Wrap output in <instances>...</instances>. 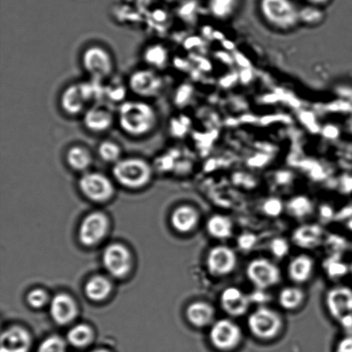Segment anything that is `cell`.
<instances>
[{
	"label": "cell",
	"instance_id": "1",
	"mask_svg": "<svg viewBox=\"0 0 352 352\" xmlns=\"http://www.w3.org/2000/svg\"><path fill=\"white\" fill-rule=\"evenodd\" d=\"M117 118L123 132L135 138L144 137L153 132L158 120L156 109L142 101L122 103Z\"/></svg>",
	"mask_w": 352,
	"mask_h": 352
},
{
	"label": "cell",
	"instance_id": "2",
	"mask_svg": "<svg viewBox=\"0 0 352 352\" xmlns=\"http://www.w3.org/2000/svg\"><path fill=\"white\" fill-rule=\"evenodd\" d=\"M113 175L125 188H141L150 182L153 176V168L143 158L127 157L120 160L113 165Z\"/></svg>",
	"mask_w": 352,
	"mask_h": 352
},
{
	"label": "cell",
	"instance_id": "3",
	"mask_svg": "<svg viewBox=\"0 0 352 352\" xmlns=\"http://www.w3.org/2000/svg\"><path fill=\"white\" fill-rule=\"evenodd\" d=\"M248 326L250 333L257 339L270 340L280 333L283 320L274 309L261 307L248 317Z\"/></svg>",
	"mask_w": 352,
	"mask_h": 352
},
{
	"label": "cell",
	"instance_id": "4",
	"mask_svg": "<svg viewBox=\"0 0 352 352\" xmlns=\"http://www.w3.org/2000/svg\"><path fill=\"white\" fill-rule=\"evenodd\" d=\"M261 10L265 19L279 29H291L300 19L298 10L289 0H262Z\"/></svg>",
	"mask_w": 352,
	"mask_h": 352
},
{
	"label": "cell",
	"instance_id": "5",
	"mask_svg": "<svg viewBox=\"0 0 352 352\" xmlns=\"http://www.w3.org/2000/svg\"><path fill=\"white\" fill-rule=\"evenodd\" d=\"M326 305L331 316L346 329L352 327V289L338 286L327 292Z\"/></svg>",
	"mask_w": 352,
	"mask_h": 352
},
{
	"label": "cell",
	"instance_id": "6",
	"mask_svg": "<svg viewBox=\"0 0 352 352\" xmlns=\"http://www.w3.org/2000/svg\"><path fill=\"white\" fill-rule=\"evenodd\" d=\"M209 337L210 343L216 349L230 351L239 346L243 340V332L232 320L222 319L213 323Z\"/></svg>",
	"mask_w": 352,
	"mask_h": 352
},
{
	"label": "cell",
	"instance_id": "7",
	"mask_svg": "<svg viewBox=\"0 0 352 352\" xmlns=\"http://www.w3.org/2000/svg\"><path fill=\"white\" fill-rule=\"evenodd\" d=\"M82 64L85 72L96 79L108 78L113 71L111 54L100 46H91L85 50L82 56Z\"/></svg>",
	"mask_w": 352,
	"mask_h": 352
},
{
	"label": "cell",
	"instance_id": "8",
	"mask_svg": "<svg viewBox=\"0 0 352 352\" xmlns=\"http://www.w3.org/2000/svg\"><path fill=\"white\" fill-rule=\"evenodd\" d=\"M247 276L255 287L265 289L280 281L279 268L267 258H255L247 267Z\"/></svg>",
	"mask_w": 352,
	"mask_h": 352
},
{
	"label": "cell",
	"instance_id": "9",
	"mask_svg": "<svg viewBox=\"0 0 352 352\" xmlns=\"http://www.w3.org/2000/svg\"><path fill=\"white\" fill-rule=\"evenodd\" d=\"M79 188L86 198L95 202H104L113 195V183L106 175L98 172H89L78 182Z\"/></svg>",
	"mask_w": 352,
	"mask_h": 352
},
{
	"label": "cell",
	"instance_id": "10",
	"mask_svg": "<svg viewBox=\"0 0 352 352\" xmlns=\"http://www.w3.org/2000/svg\"><path fill=\"white\" fill-rule=\"evenodd\" d=\"M103 265L113 277L123 278L132 268V254L122 244L113 243L106 248L102 254Z\"/></svg>",
	"mask_w": 352,
	"mask_h": 352
},
{
	"label": "cell",
	"instance_id": "11",
	"mask_svg": "<svg viewBox=\"0 0 352 352\" xmlns=\"http://www.w3.org/2000/svg\"><path fill=\"white\" fill-rule=\"evenodd\" d=\"M109 229L108 217L104 213L96 212L89 214L79 228V240L85 246L98 244L106 236Z\"/></svg>",
	"mask_w": 352,
	"mask_h": 352
},
{
	"label": "cell",
	"instance_id": "12",
	"mask_svg": "<svg viewBox=\"0 0 352 352\" xmlns=\"http://www.w3.org/2000/svg\"><path fill=\"white\" fill-rule=\"evenodd\" d=\"M94 94V89L91 85H72L65 88L60 96L61 109L67 115L78 116L84 111L89 100Z\"/></svg>",
	"mask_w": 352,
	"mask_h": 352
},
{
	"label": "cell",
	"instance_id": "13",
	"mask_svg": "<svg viewBox=\"0 0 352 352\" xmlns=\"http://www.w3.org/2000/svg\"><path fill=\"white\" fill-rule=\"evenodd\" d=\"M236 253L227 246L214 247L207 255V267L210 274L216 277H223L231 274L236 268Z\"/></svg>",
	"mask_w": 352,
	"mask_h": 352
},
{
	"label": "cell",
	"instance_id": "14",
	"mask_svg": "<svg viewBox=\"0 0 352 352\" xmlns=\"http://www.w3.org/2000/svg\"><path fill=\"white\" fill-rule=\"evenodd\" d=\"M129 85L136 95L142 98H153L160 92L163 87V80L153 71L140 70L131 76Z\"/></svg>",
	"mask_w": 352,
	"mask_h": 352
},
{
	"label": "cell",
	"instance_id": "15",
	"mask_svg": "<svg viewBox=\"0 0 352 352\" xmlns=\"http://www.w3.org/2000/svg\"><path fill=\"white\" fill-rule=\"evenodd\" d=\"M50 315L58 325H67L78 315L77 303L71 296L60 293L51 300Z\"/></svg>",
	"mask_w": 352,
	"mask_h": 352
},
{
	"label": "cell",
	"instance_id": "16",
	"mask_svg": "<svg viewBox=\"0 0 352 352\" xmlns=\"http://www.w3.org/2000/svg\"><path fill=\"white\" fill-rule=\"evenodd\" d=\"M221 307L228 315L233 317L244 316L250 309L248 296L236 287H228L220 296Z\"/></svg>",
	"mask_w": 352,
	"mask_h": 352
},
{
	"label": "cell",
	"instance_id": "17",
	"mask_svg": "<svg viewBox=\"0 0 352 352\" xmlns=\"http://www.w3.org/2000/svg\"><path fill=\"white\" fill-rule=\"evenodd\" d=\"M0 343L1 352H29L32 340L23 327H12L2 333Z\"/></svg>",
	"mask_w": 352,
	"mask_h": 352
},
{
	"label": "cell",
	"instance_id": "18",
	"mask_svg": "<svg viewBox=\"0 0 352 352\" xmlns=\"http://www.w3.org/2000/svg\"><path fill=\"white\" fill-rule=\"evenodd\" d=\"M84 125L92 133H104L113 124V116L109 109L103 107H93L85 113Z\"/></svg>",
	"mask_w": 352,
	"mask_h": 352
},
{
	"label": "cell",
	"instance_id": "19",
	"mask_svg": "<svg viewBox=\"0 0 352 352\" xmlns=\"http://www.w3.org/2000/svg\"><path fill=\"white\" fill-rule=\"evenodd\" d=\"M199 220L198 210L190 206H182L176 208L171 216V224L181 233L191 232L195 229Z\"/></svg>",
	"mask_w": 352,
	"mask_h": 352
},
{
	"label": "cell",
	"instance_id": "20",
	"mask_svg": "<svg viewBox=\"0 0 352 352\" xmlns=\"http://www.w3.org/2000/svg\"><path fill=\"white\" fill-rule=\"evenodd\" d=\"M186 319L196 327H206L212 323L215 317V309L208 302H195L186 309Z\"/></svg>",
	"mask_w": 352,
	"mask_h": 352
},
{
	"label": "cell",
	"instance_id": "21",
	"mask_svg": "<svg viewBox=\"0 0 352 352\" xmlns=\"http://www.w3.org/2000/svg\"><path fill=\"white\" fill-rule=\"evenodd\" d=\"M315 263L307 254H299L291 261L288 267V274L293 282L303 284L311 278Z\"/></svg>",
	"mask_w": 352,
	"mask_h": 352
},
{
	"label": "cell",
	"instance_id": "22",
	"mask_svg": "<svg viewBox=\"0 0 352 352\" xmlns=\"http://www.w3.org/2000/svg\"><path fill=\"white\" fill-rule=\"evenodd\" d=\"M65 160L68 166L75 171H85L93 163V157L87 148L76 144L72 146L65 154Z\"/></svg>",
	"mask_w": 352,
	"mask_h": 352
},
{
	"label": "cell",
	"instance_id": "23",
	"mask_svg": "<svg viewBox=\"0 0 352 352\" xmlns=\"http://www.w3.org/2000/svg\"><path fill=\"white\" fill-rule=\"evenodd\" d=\"M112 292V284L108 278L98 275L92 277L85 285V292L91 301L102 302L109 298Z\"/></svg>",
	"mask_w": 352,
	"mask_h": 352
},
{
	"label": "cell",
	"instance_id": "24",
	"mask_svg": "<svg viewBox=\"0 0 352 352\" xmlns=\"http://www.w3.org/2000/svg\"><path fill=\"white\" fill-rule=\"evenodd\" d=\"M206 229L210 236L217 239H227L232 236L233 223L227 217L217 214L210 217Z\"/></svg>",
	"mask_w": 352,
	"mask_h": 352
},
{
	"label": "cell",
	"instance_id": "25",
	"mask_svg": "<svg viewBox=\"0 0 352 352\" xmlns=\"http://www.w3.org/2000/svg\"><path fill=\"white\" fill-rule=\"evenodd\" d=\"M305 294L302 289L289 286L282 289L278 295L279 305L287 310H296L303 305Z\"/></svg>",
	"mask_w": 352,
	"mask_h": 352
},
{
	"label": "cell",
	"instance_id": "26",
	"mask_svg": "<svg viewBox=\"0 0 352 352\" xmlns=\"http://www.w3.org/2000/svg\"><path fill=\"white\" fill-rule=\"evenodd\" d=\"M94 338V333L91 327L86 324H78L72 327L67 333L68 342L72 346L82 348L89 346Z\"/></svg>",
	"mask_w": 352,
	"mask_h": 352
},
{
	"label": "cell",
	"instance_id": "27",
	"mask_svg": "<svg viewBox=\"0 0 352 352\" xmlns=\"http://www.w3.org/2000/svg\"><path fill=\"white\" fill-rule=\"evenodd\" d=\"M322 236V230L316 226L301 227L295 233L294 239L296 243L303 247L316 246Z\"/></svg>",
	"mask_w": 352,
	"mask_h": 352
},
{
	"label": "cell",
	"instance_id": "28",
	"mask_svg": "<svg viewBox=\"0 0 352 352\" xmlns=\"http://www.w3.org/2000/svg\"><path fill=\"white\" fill-rule=\"evenodd\" d=\"M99 157L107 163H117L122 157V150L118 144L113 141H102L98 148Z\"/></svg>",
	"mask_w": 352,
	"mask_h": 352
},
{
	"label": "cell",
	"instance_id": "29",
	"mask_svg": "<svg viewBox=\"0 0 352 352\" xmlns=\"http://www.w3.org/2000/svg\"><path fill=\"white\" fill-rule=\"evenodd\" d=\"M144 57L148 64L153 65V67H161L166 64L168 53L166 48L162 45L157 44L147 47Z\"/></svg>",
	"mask_w": 352,
	"mask_h": 352
},
{
	"label": "cell",
	"instance_id": "30",
	"mask_svg": "<svg viewBox=\"0 0 352 352\" xmlns=\"http://www.w3.org/2000/svg\"><path fill=\"white\" fill-rule=\"evenodd\" d=\"M237 0H210V10L213 16L226 19L233 12Z\"/></svg>",
	"mask_w": 352,
	"mask_h": 352
},
{
	"label": "cell",
	"instance_id": "31",
	"mask_svg": "<svg viewBox=\"0 0 352 352\" xmlns=\"http://www.w3.org/2000/svg\"><path fill=\"white\" fill-rule=\"evenodd\" d=\"M312 204L306 197H296L289 201L288 209L293 215L298 217L309 215L312 212Z\"/></svg>",
	"mask_w": 352,
	"mask_h": 352
},
{
	"label": "cell",
	"instance_id": "32",
	"mask_svg": "<svg viewBox=\"0 0 352 352\" xmlns=\"http://www.w3.org/2000/svg\"><path fill=\"white\" fill-rule=\"evenodd\" d=\"M38 352H67V344L60 337L50 336L41 343Z\"/></svg>",
	"mask_w": 352,
	"mask_h": 352
},
{
	"label": "cell",
	"instance_id": "33",
	"mask_svg": "<svg viewBox=\"0 0 352 352\" xmlns=\"http://www.w3.org/2000/svg\"><path fill=\"white\" fill-rule=\"evenodd\" d=\"M27 302L33 309L43 308L48 302V295L43 289H34L27 295Z\"/></svg>",
	"mask_w": 352,
	"mask_h": 352
},
{
	"label": "cell",
	"instance_id": "34",
	"mask_svg": "<svg viewBox=\"0 0 352 352\" xmlns=\"http://www.w3.org/2000/svg\"><path fill=\"white\" fill-rule=\"evenodd\" d=\"M263 210L268 216L277 217L282 212L283 204L278 199H269L264 203Z\"/></svg>",
	"mask_w": 352,
	"mask_h": 352
},
{
	"label": "cell",
	"instance_id": "35",
	"mask_svg": "<svg viewBox=\"0 0 352 352\" xmlns=\"http://www.w3.org/2000/svg\"><path fill=\"white\" fill-rule=\"evenodd\" d=\"M289 244L283 238H276L271 243V250L276 257H285L289 252Z\"/></svg>",
	"mask_w": 352,
	"mask_h": 352
},
{
	"label": "cell",
	"instance_id": "36",
	"mask_svg": "<svg viewBox=\"0 0 352 352\" xmlns=\"http://www.w3.org/2000/svg\"><path fill=\"white\" fill-rule=\"evenodd\" d=\"M299 17L306 23H314L318 22V21L322 19V13H320L318 10L308 8L300 12Z\"/></svg>",
	"mask_w": 352,
	"mask_h": 352
},
{
	"label": "cell",
	"instance_id": "37",
	"mask_svg": "<svg viewBox=\"0 0 352 352\" xmlns=\"http://www.w3.org/2000/svg\"><path fill=\"white\" fill-rule=\"evenodd\" d=\"M256 236L254 234H243V236L238 238V245H239L241 250H251L256 243Z\"/></svg>",
	"mask_w": 352,
	"mask_h": 352
},
{
	"label": "cell",
	"instance_id": "38",
	"mask_svg": "<svg viewBox=\"0 0 352 352\" xmlns=\"http://www.w3.org/2000/svg\"><path fill=\"white\" fill-rule=\"evenodd\" d=\"M336 352H352V336L341 340L337 344Z\"/></svg>",
	"mask_w": 352,
	"mask_h": 352
},
{
	"label": "cell",
	"instance_id": "39",
	"mask_svg": "<svg viewBox=\"0 0 352 352\" xmlns=\"http://www.w3.org/2000/svg\"><path fill=\"white\" fill-rule=\"evenodd\" d=\"M309 1H311L312 3H323L327 1V0H309Z\"/></svg>",
	"mask_w": 352,
	"mask_h": 352
},
{
	"label": "cell",
	"instance_id": "40",
	"mask_svg": "<svg viewBox=\"0 0 352 352\" xmlns=\"http://www.w3.org/2000/svg\"><path fill=\"white\" fill-rule=\"evenodd\" d=\"M93 352H109V351H106V350H96V351H94Z\"/></svg>",
	"mask_w": 352,
	"mask_h": 352
},
{
	"label": "cell",
	"instance_id": "41",
	"mask_svg": "<svg viewBox=\"0 0 352 352\" xmlns=\"http://www.w3.org/2000/svg\"><path fill=\"white\" fill-rule=\"evenodd\" d=\"M351 276H352V264H351Z\"/></svg>",
	"mask_w": 352,
	"mask_h": 352
}]
</instances>
